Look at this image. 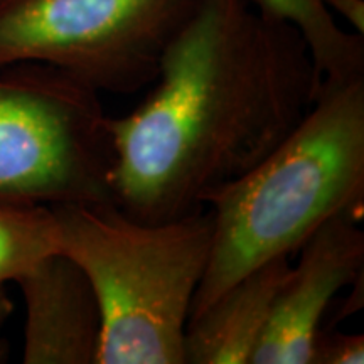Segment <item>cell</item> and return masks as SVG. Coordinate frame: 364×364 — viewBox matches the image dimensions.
I'll return each mask as SVG.
<instances>
[{"instance_id": "obj_1", "label": "cell", "mask_w": 364, "mask_h": 364, "mask_svg": "<svg viewBox=\"0 0 364 364\" xmlns=\"http://www.w3.org/2000/svg\"><path fill=\"white\" fill-rule=\"evenodd\" d=\"M318 85L292 24L252 0H199L142 103L108 117L113 203L147 223L199 211L297 127Z\"/></svg>"}, {"instance_id": "obj_2", "label": "cell", "mask_w": 364, "mask_h": 364, "mask_svg": "<svg viewBox=\"0 0 364 364\" xmlns=\"http://www.w3.org/2000/svg\"><path fill=\"white\" fill-rule=\"evenodd\" d=\"M364 201V76L318 85L306 117L238 179L208 196L211 257L191 307L204 311L263 263L289 257Z\"/></svg>"}, {"instance_id": "obj_3", "label": "cell", "mask_w": 364, "mask_h": 364, "mask_svg": "<svg viewBox=\"0 0 364 364\" xmlns=\"http://www.w3.org/2000/svg\"><path fill=\"white\" fill-rule=\"evenodd\" d=\"M51 208L59 252L83 268L102 309L97 364H184L191 307L211 257V211L147 223L115 203Z\"/></svg>"}, {"instance_id": "obj_4", "label": "cell", "mask_w": 364, "mask_h": 364, "mask_svg": "<svg viewBox=\"0 0 364 364\" xmlns=\"http://www.w3.org/2000/svg\"><path fill=\"white\" fill-rule=\"evenodd\" d=\"M100 93L58 68L0 70V203H113Z\"/></svg>"}, {"instance_id": "obj_5", "label": "cell", "mask_w": 364, "mask_h": 364, "mask_svg": "<svg viewBox=\"0 0 364 364\" xmlns=\"http://www.w3.org/2000/svg\"><path fill=\"white\" fill-rule=\"evenodd\" d=\"M199 0H0V70L39 63L90 88L134 95Z\"/></svg>"}, {"instance_id": "obj_6", "label": "cell", "mask_w": 364, "mask_h": 364, "mask_svg": "<svg viewBox=\"0 0 364 364\" xmlns=\"http://www.w3.org/2000/svg\"><path fill=\"white\" fill-rule=\"evenodd\" d=\"M361 211H344L322 223L297 252L273 300L252 364H311L327 309L341 290L363 279Z\"/></svg>"}, {"instance_id": "obj_7", "label": "cell", "mask_w": 364, "mask_h": 364, "mask_svg": "<svg viewBox=\"0 0 364 364\" xmlns=\"http://www.w3.org/2000/svg\"><path fill=\"white\" fill-rule=\"evenodd\" d=\"M26 306V364H97L103 317L88 275L68 255H49L16 282Z\"/></svg>"}, {"instance_id": "obj_8", "label": "cell", "mask_w": 364, "mask_h": 364, "mask_svg": "<svg viewBox=\"0 0 364 364\" xmlns=\"http://www.w3.org/2000/svg\"><path fill=\"white\" fill-rule=\"evenodd\" d=\"M289 267V257L263 263L191 317L186 327L184 364H252Z\"/></svg>"}, {"instance_id": "obj_9", "label": "cell", "mask_w": 364, "mask_h": 364, "mask_svg": "<svg viewBox=\"0 0 364 364\" xmlns=\"http://www.w3.org/2000/svg\"><path fill=\"white\" fill-rule=\"evenodd\" d=\"M59 252L58 221L51 206L0 203V287Z\"/></svg>"}, {"instance_id": "obj_10", "label": "cell", "mask_w": 364, "mask_h": 364, "mask_svg": "<svg viewBox=\"0 0 364 364\" xmlns=\"http://www.w3.org/2000/svg\"><path fill=\"white\" fill-rule=\"evenodd\" d=\"M364 336L324 331L317 334L311 364H363Z\"/></svg>"}, {"instance_id": "obj_11", "label": "cell", "mask_w": 364, "mask_h": 364, "mask_svg": "<svg viewBox=\"0 0 364 364\" xmlns=\"http://www.w3.org/2000/svg\"><path fill=\"white\" fill-rule=\"evenodd\" d=\"M263 12L270 14L277 19L287 21L297 31H304L311 21L306 0H252Z\"/></svg>"}, {"instance_id": "obj_12", "label": "cell", "mask_w": 364, "mask_h": 364, "mask_svg": "<svg viewBox=\"0 0 364 364\" xmlns=\"http://www.w3.org/2000/svg\"><path fill=\"white\" fill-rule=\"evenodd\" d=\"M331 12L339 14L353 27L354 33L364 34V2L363 0H324Z\"/></svg>"}, {"instance_id": "obj_13", "label": "cell", "mask_w": 364, "mask_h": 364, "mask_svg": "<svg viewBox=\"0 0 364 364\" xmlns=\"http://www.w3.org/2000/svg\"><path fill=\"white\" fill-rule=\"evenodd\" d=\"M12 311V300L6 292V287H0V363L6 361L9 356V344L6 343V339H4L2 331L4 327H6L9 318H11Z\"/></svg>"}]
</instances>
